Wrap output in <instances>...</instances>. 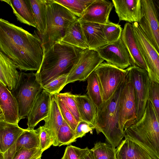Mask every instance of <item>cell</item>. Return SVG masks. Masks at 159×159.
Here are the masks:
<instances>
[{
	"mask_svg": "<svg viewBox=\"0 0 159 159\" xmlns=\"http://www.w3.org/2000/svg\"><path fill=\"white\" fill-rule=\"evenodd\" d=\"M156 13L159 22V0H153Z\"/></svg>",
	"mask_w": 159,
	"mask_h": 159,
	"instance_id": "7bdbcfd3",
	"label": "cell"
},
{
	"mask_svg": "<svg viewBox=\"0 0 159 159\" xmlns=\"http://www.w3.org/2000/svg\"><path fill=\"white\" fill-rule=\"evenodd\" d=\"M81 120L91 123L95 125L97 108L86 95H74Z\"/></svg>",
	"mask_w": 159,
	"mask_h": 159,
	"instance_id": "484cf974",
	"label": "cell"
},
{
	"mask_svg": "<svg viewBox=\"0 0 159 159\" xmlns=\"http://www.w3.org/2000/svg\"><path fill=\"white\" fill-rule=\"evenodd\" d=\"M51 94L43 89L35 100L27 116V129L34 127L48 116L50 109Z\"/></svg>",
	"mask_w": 159,
	"mask_h": 159,
	"instance_id": "e0dca14e",
	"label": "cell"
},
{
	"mask_svg": "<svg viewBox=\"0 0 159 159\" xmlns=\"http://www.w3.org/2000/svg\"><path fill=\"white\" fill-rule=\"evenodd\" d=\"M43 89L35 73H20L18 83L11 91L18 103L20 120L27 116L37 97Z\"/></svg>",
	"mask_w": 159,
	"mask_h": 159,
	"instance_id": "8992f818",
	"label": "cell"
},
{
	"mask_svg": "<svg viewBox=\"0 0 159 159\" xmlns=\"http://www.w3.org/2000/svg\"><path fill=\"white\" fill-rule=\"evenodd\" d=\"M37 25V33L40 38L46 27L47 0H29Z\"/></svg>",
	"mask_w": 159,
	"mask_h": 159,
	"instance_id": "83f0119b",
	"label": "cell"
},
{
	"mask_svg": "<svg viewBox=\"0 0 159 159\" xmlns=\"http://www.w3.org/2000/svg\"><path fill=\"white\" fill-rule=\"evenodd\" d=\"M124 134L125 138L138 144L153 159H159V119L149 100L143 116L134 123L125 126Z\"/></svg>",
	"mask_w": 159,
	"mask_h": 159,
	"instance_id": "3957f363",
	"label": "cell"
},
{
	"mask_svg": "<svg viewBox=\"0 0 159 159\" xmlns=\"http://www.w3.org/2000/svg\"><path fill=\"white\" fill-rule=\"evenodd\" d=\"M95 126L93 124L87 121L81 120L79 122L75 131V138H81L89 132H92L93 130L95 129Z\"/></svg>",
	"mask_w": 159,
	"mask_h": 159,
	"instance_id": "ab89813d",
	"label": "cell"
},
{
	"mask_svg": "<svg viewBox=\"0 0 159 159\" xmlns=\"http://www.w3.org/2000/svg\"><path fill=\"white\" fill-rule=\"evenodd\" d=\"M99 81L103 101L109 99L125 78L127 70L102 62L94 70Z\"/></svg>",
	"mask_w": 159,
	"mask_h": 159,
	"instance_id": "9c48e42d",
	"label": "cell"
},
{
	"mask_svg": "<svg viewBox=\"0 0 159 159\" xmlns=\"http://www.w3.org/2000/svg\"><path fill=\"white\" fill-rule=\"evenodd\" d=\"M40 140V148L43 152L53 145L52 139L43 126L38 128Z\"/></svg>",
	"mask_w": 159,
	"mask_h": 159,
	"instance_id": "60d3db41",
	"label": "cell"
},
{
	"mask_svg": "<svg viewBox=\"0 0 159 159\" xmlns=\"http://www.w3.org/2000/svg\"><path fill=\"white\" fill-rule=\"evenodd\" d=\"M75 132L64 120L58 132V146L68 145L76 141Z\"/></svg>",
	"mask_w": 159,
	"mask_h": 159,
	"instance_id": "d6a6232c",
	"label": "cell"
},
{
	"mask_svg": "<svg viewBox=\"0 0 159 159\" xmlns=\"http://www.w3.org/2000/svg\"><path fill=\"white\" fill-rule=\"evenodd\" d=\"M17 68L13 61L0 51V83L11 91L15 87L20 76Z\"/></svg>",
	"mask_w": 159,
	"mask_h": 159,
	"instance_id": "44dd1931",
	"label": "cell"
},
{
	"mask_svg": "<svg viewBox=\"0 0 159 159\" xmlns=\"http://www.w3.org/2000/svg\"><path fill=\"white\" fill-rule=\"evenodd\" d=\"M116 159H153L143 148L127 138L116 149Z\"/></svg>",
	"mask_w": 159,
	"mask_h": 159,
	"instance_id": "cb8c5ba5",
	"label": "cell"
},
{
	"mask_svg": "<svg viewBox=\"0 0 159 159\" xmlns=\"http://www.w3.org/2000/svg\"><path fill=\"white\" fill-rule=\"evenodd\" d=\"M136 104L133 85L126 77L119 102V120L121 128L130 125L136 120Z\"/></svg>",
	"mask_w": 159,
	"mask_h": 159,
	"instance_id": "7c38bea8",
	"label": "cell"
},
{
	"mask_svg": "<svg viewBox=\"0 0 159 159\" xmlns=\"http://www.w3.org/2000/svg\"><path fill=\"white\" fill-rule=\"evenodd\" d=\"M10 6L17 20L36 28L37 25L29 0H1Z\"/></svg>",
	"mask_w": 159,
	"mask_h": 159,
	"instance_id": "d4e9b609",
	"label": "cell"
},
{
	"mask_svg": "<svg viewBox=\"0 0 159 159\" xmlns=\"http://www.w3.org/2000/svg\"><path fill=\"white\" fill-rule=\"evenodd\" d=\"M142 17L138 23L159 54V22L153 0H141Z\"/></svg>",
	"mask_w": 159,
	"mask_h": 159,
	"instance_id": "8fae6325",
	"label": "cell"
},
{
	"mask_svg": "<svg viewBox=\"0 0 159 159\" xmlns=\"http://www.w3.org/2000/svg\"><path fill=\"white\" fill-rule=\"evenodd\" d=\"M20 120L16 98L8 88L0 83V121L18 124Z\"/></svg>",
	"mask_w": 159,
	"mask_h": 159,
	"instance_id": "5bb4252c",
	"label": "cell"
},
{
	"mask_svg": "<svg viewBox=\"0 0 159 159\" xmlns=\"http://www.w3.org/2000/svg\"><path fill=\"white\" fill-rule=\"evenodd\" d=\"M61 42L83 50L88 48L80 22L79 20L73 23L69 26Z\"/></svg>",
	"mask_w": 159,
	"mask_h": 159,
	"instance_id": "4316f807",
	"label": "cell"
},
{
	"mask_svg": "<svg viewBox=\"0 0 159 159\" xmlns=\"http://www.w3.org/2000/svg\"><path fill=\"white\" fill-rule=\"evenodd\" d=\"M68 74L61 75L54 80L43 87V90L51 95L60 93L66 85Z\"/></svg>",
	"mask_w": 159,
	"mask_h": 159,
	"instance_id": "e575fe53",
	"label": "cell"
},
{
	"mask_svg": "<svg viewBox=\"0 0 159 159\" xmlns=\"http://www.w3.org/2000/svg\"><path fill=\"white\" fill-rule=\"evenodd\" d=\"M78 18L54 0H47L46 27L40 38L44 54L56 43L61 42L66 31Z\"/></svg>",
	"mask_w": 159,
	"mask_h": 159,
	"instance_id": "5b68a950",
	"label": "cell"
},
{
	"mask_svg": "<svg viewBox=\"0 0 159 159\" xmlns=\"http://www.w3.org/2000/svg\"><path fill=\"white\" fill-rule=\"evenodd\" d=\"M95 50L107 63L120 69H126L131 66L129 54L121 38Z\"/></svg>",
	"mask_w": 159,
	"mask_h": 159,
	"instance_id": "4fadbf2b",
	"label": "cell"
},
{
	"mask_svg": "<svg viewBox=\"0 0 159 159\" xmlns=\"http://www.w3.org/2000/svg\"><path fill=\"white\" fill-rule=\"evenodd\" d=\"M87 80V95L97 108L104 101L98 78L94 71L89 76Z\"/></svg>",
	"mask_w": 159,
	"mask_h": 159,
	"instance_id": "f1b7e54d",
	"label": "cell"
},
{
	"mask_svg": "<svg viewBox=\"0 0 159 159\" xmlns=\"http://www.w3.org/2000/svg\"><path fill=\"white\" fill-rule=\"evenodd\" d=\"M63 5L78 18L83 15L87 7L94 0H54Z\"/></svg>",
	"mask_w": 159,
	"mask_h": 159,
	"instance_id": "f546056e",
	"label": "cell"
},
{
	"mask_svg": "<svg viewBox=\"0 0 159 159\" xmlns=\"http://www.w3.org/2000/svg\"><path fill=\"white\" fill-rule=\"evenodd\" d=\"M125 78L120 83L108 100L104 101L97 109L95 129L98 134L102 133L109 144L118 147L124 137V130L119 120V102Z\"/></svg>",
	"mask_w": 159,
	"mask_h": 159,
	"instance_id": "277c9868",
	"label": "cell"
},
{
	"mask_svg": "<svg viewBox=\"0 0 159 159\" xmlns=\"http://www.w3.org/2000/svg\"><path fill=\"white\" fill-rule=\"evenodd\" d=\"M100 25L108 43L116 42L120 38L123 29L119 24L109 20L106 24Z\"/></svg>",
	"mask_w": 159,
	"mask_h": 159,
	"instance_id": "1f68e13d",
	"label": "cell"
},
{
	"mask_svg": "<svg viewBox=\"0 0 159 159\" xmlns=\"http://www.w3.org/2000/svg\"><path fill=\"white\" fill-rule=\"evenodd\" d=\"M26 130L18 124L0 121V153L6 152Z\"/></svg>",
	"mask_w": 159,
	"mask_h": 159,
	"instance_id": "603a6c76",
	"label": "cell"
},
{
	"mask_svg": "<svg viewBox=\"0 0 159 159\" xmlns=\"http://www.w3.org/2000/svg\"><path fill=\"white\" fill-rule=\"evenodd\" d=\"M80 22L88 49L95 50L108 43L100 24Z\"/></svg>",
	"mask_w": 159,
	"mask_h": 159,
	"instance_id": "7402d4cb",
	"label": "cell"
},
{
	"mask_svg": "<svg viewBox=\"0 0 159 159\" xmlns=\"http://www.w3.org/2000/svg\"><path fill=\"white\" fill-rule=\"evenodd\" d=\"M126 78L133 84L136 104V122L143 116L148 100L151 83L147 71L135 66L126 69Z\"/></svg>",
	"mask_w": 159,
	"mask_h": 159,
	"instance_id": "52a82bcc",
	"label": "cell"
},
{
	"mask_svg": "<svg viewBox=\"0 0 159 159\" xmlns=\"http://www.w3.org/2000/svg\"><path fill=\"white\" fill-rule=\"evenodd\" d=\"M115 159H116V158Z\"/></svg>",
	"mask_w": 159,
	"mask_h": 159,
	"instance_id": "f6af8a7d",
	"label": "cell"
},
{
	"mask_svg": "<svg viewBox=\"0 0 159 159\" xmlns=\"http://www.w3.org/2000/svg\"><path fill=\"white\" fill-rule=\"evenodd\" d=\"M83 50L61 42L52 46L44 54L40 67L35 73L42 87L61 75L69 74Z\"/></svg>",
	"mask_w": 159,
	"mask_h": 159,
	"instance_id": "7a4b0ae2",
	"label": "cell"
},
{
	"mask_svg": "<svg viewBox=\"0 0 159 159\" xmlns=\"http://www.w3.org/2000/svg\"><path fill=\"white\" fill-rule=\"evenodd\" d=\"M22 148L28 149L40 148L39 130L27 128L6 152L0 153V159H12L16 153Z\"/></svg>",
	"mask_w": 159,
	"mask_h": 159,
	"instance_id": "d6986e66",
	"label": "cell"
},
{
	"mask_svg": "<svg viewBox=\"0 0 159 159\" xmlns=\"http://www.w3.org/2000/svg\"><path fill=\"white\" fill-rule=\"evenodd\" d=\"M37 159H41V157H39V158H37Z\"/></svg>",
	"mask_w": 159,
	"mask_h": 159,
	"instance_id": "ee69618b",
	"label": "cell"
},
{
	"mask_svg": "<svg viewBox=\"0 0 159 159\" xmlns=\"http://www.w3.org/2000/svg\"><path fill=\"white\" fill-rule=\"evenodd\" d=\"M89 149L88 147L81 148L71 145H69L65 148L61 159H82Z\"/></svg>",
	"mask_w": 159,
	"mask_h": 159,
	"instance_id": "74e56055",
	"label": "cell"
},
{
	"mask_svg": "<svg viewBox=\"0 0 159 159\" xmlns=\"http://www.w3.org/2000/svg\"><path fill=\"white\" fill-rule=\"evenodd\" d=\"M94 159H115L116 149L109 143L98 142L90 149Z\"/></svg>",
	"mask_w": 159,
	"mask_h": 159,
	"instance_id": "4dcf8cb0",
	"label": "cell"
},
{
	"mask_svg": "<svg viewBox=\"0 0 159 159\" xmlns=\"http://www.w3.org/2000/svg\"><path fill=\"white\" fill-rule=\"evenodd\" d=\"M55 95L62 100L75 119L79 122L81 119L74 95L69 92Z\"/></svg>",
	"mask_w": 159,
	"mask_h": 159,
	"instance_id": "836d02e7",
	"label": "cell"
},
{
	"mask_svg": "<svg viewBox=\"0 0 159 159\" xmlns=\"http://www.w3.org/2000/svg\"><path fill=\"white\" fill-rule=\"evenodd\" d=\"M120 38L129 54L131 66H135L148 71L137 46L131 23H125Z\"/></svg>",
	"mask_w": 159,
	"mask_h": 159,
	"instance_id": "ffe728a7",
	"label": "cell"
},
{
	"mask_svg": "<svg viewBox=\"0 0 159 159\" xmlns=\"http://www.w3.org/2000/svg\"><path fill=\"white\" fill-rule=\"evenodd\" d=\"M134 38L141 56L152 81L159 84V54L155 49L138 22L132 23Z\"/></svg>",
	"mask_w": 159,
	"mask_h": 159,
	"instance_id": "ba28073f",
	"label": "cell"
},
{
	"mask_svg": "<svg viewBox=\"0 0 159 159\" xmlns=\"http://www.w3.org/2000/svg\"><path fill=\"white\" fill-rule=\"evenodd\" d=\"M104 61L95 50H83L68 74L66 84L77 81H84Z\"/></svg>",
	"mask_w": 159,
	"mask_h": 159,
	"instance_id": "30bf717a",
	"label": "cell"
},
{
	"mask_svg": "<svg viewBox=\"0 0 159 159\" xmlns=\"http://www.w3.org/2000/svg\"><path fill=\"white\" fill-rule=\"evenodd\" d=\"M43 152L40 148L28 149L22 148L16 153L12 159H37L41 157Z\"/></svg>",
	"mask_w": 159,
	"mask_h": 159,
	"instance_id": "8d00e7d4",
	"label": "cell"
},
{
	"mask_svg": "<svg viewBox=\"0 0 159 159\" xmlns=\"http://www.w3.org/2000/svg\"><path fill=\"white\" fill-rule=\"evenodd\" d=\"M32 34L22 27L0 19V51L21 70L38 71L44 52L41 39L34 30Z\"/></svg>",
	"mask_w": 159,
	"mask_h": 159,
	"instance_id": "6da1fadb",
	"label": "cell"
},
{
	"mask_svg": "<svg viewBox=\"0 0 159 159\" xmlns=\"http://www.w3.org/2000/svg\"><path fill=\"white\" fill-rule=\"evenodd\" d=\"M119 22H138L142 17L141 0H112Z\"/></svg>",
	"mask_w": 159,
	"mask_h": 159,
	"instance_id": "2e32d148",
	"label": "cell"
},
{
	"mask_svg": "<svg viewBox=\"0 0 159 159\" xmlns=\"http://www.w3.org/2000/svg\"><path fill=\"white\" fill-rule=\"evenodd\" d=\"M114 6L112 2L107 0H94L86 9L80 21L103 24L107 23L110 14Z\"/></svg>",
	"mask_w": 159,
	"mask_h": 159,
	"instance_id": "9a60e30c",
	"label": "cell"
},
{
	"mask_svg": "<svg viewBox=\"0 0 159 159\" xmlns=\"http://www.w3.org/2000/svg\"><path fill=\"white\" fill-rule=\"evenodd\" d=\"M148 100L152 103L159 119V84L152 81L150 88Z\"/></svg>",
	"mask_w": 159,
	"mask_h": 159,
	"instance_id": "f35d334b",
	"label": "cell"
},
{
	"mask_svg": "<svg viewBox=\"0 0 159 159\" xmlns=\"http://www.w3.org/2000/svg\"><path fill=\"white\" fill-rule=\"evenodd\" d=\"M55 95L63 119L75 131L79 122L75 119L62 100L55 94Z\"/></svg>",
	"mask_w": 159,
	"mask_h": 159,
	"instance_id": "d590c367",
	"label": "cell"
},
{
	"mask_svg": "<svg viewBox=\"0 0 159 159\" xmlns=\"http://www.w3.org/2000/svg\"><path fill=\"white\" fill-rule=\"evenodd\" d=\"M82 159H94L90 149L87 151Z\"/></svg>",
	"mask_w": 159,
	"mask_h": 159,
	"instance_id": "b9f144b4",
	"label": "cell"
},
{
	"mask_svg": "<svg viewBox=\"0 0 159 159\" xmlns=\"http://www.w3.org/2000/svg\"><path fill=\"white\" fill-rule=\"evenodd\" d=\"M63 120L55 95H51L49 112L44 120L43 126L51 137L53 146H58V132Z\"/></svg>",
	"mask_w": 159,
	"mask_h": 159,
	"instance_id": "ac0fdd59",
	"label": "cell"
}]
</instances>
